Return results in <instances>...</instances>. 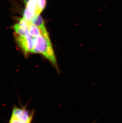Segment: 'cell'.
Wrapping results in <instances>:
<instances>
[{
	"instance_id": "obj_5",
	"label": "cell",
	"mask_w": 122,
	"mask_h": 123,
	"mask_svg": "<svg viewBox=\"0 0 122 123\" xmlns=\"http://www.w3.org/2000/svg\"><path fill=\"white\" fill-rule=\"evenodd\" d=\"M30 22L40 29L42 31V34H49L45 27L44 20L40 15H38Z\"/></svg>"
},
{
	"instance_id": "obj_7",
	"label": "cell",
	"mask_w": 122,
	"mask_h": 123,
	"mask_svg": "<svg viewBox=\"0 0 122 123\" xmlns=\"http://www.w3.org/2000/svg\"><path fill=\"white\" fill-rule=\"evenodd\" d=\"M38 8L40 13L45 8L46 5V0H36Z\"/></svg>"
},
{
	"instance_id": "obj_6",
	"label": "cell",
	"mask_w": 122,
	"mask_h": 123,
	"mask_svg": "<svg viewBox=\"0 0 122 123\" xmlns=\"http://www.w3.org/2000/svg\"><path fill=\"white\" fill-rule=\"evenodd\" d=\"M28 30L29 34L33 37H37L42 34L40 29L29 22L28 25Z\"/></svg>"
},
{
	"instance_id": "obj_9",
	"label": "cell",
	"mask_w": 122,
	"mask_h": 123,
	"mask_svg": "<svg viewBox=\"0 0 122 123\" xmlns=\"http://www.w3.org/2000/svg\"><path fill=\"white\" fill-rule=\"evenodd\" d=\"M23 1L24 4H25V5H26L28 2L29 1V0H23Z\"/></svg>"
},
{
	"instance_id": "obj_1",
	"label": "cell",
	"mask_w": 122,
	"mask_h": 123,
	"mask_svg": "<svg viewBox=\"0 0 122 123\" xmlns=\"http://www.w3.org/2000/svg\"><path fill=\"white\" fill-rule=\"evenodd\" d=\"M32 54H39L46 58L58 72H60L56 58L49 34H41L35 38Z\"/></svg>"
},
{
	"instance_id": "obj_2",
	"label": "cell",
	"mask_w": 122,
	"mask_h": 123,
	"mask_svg": "<svg viewBox=\"0 0 122 123\" xmlns=\"http://www.w3.org/2000/svg\"><path fill=\"white\" fill-rule=\"evenodd\" d=\"M14 36L17 44L25 55L27 56L29 54H32L35 37L30 34L25 36H18L14 34Z\"/></svg>"
},
{
	"instance_id": "obj_3",
	"label": "cell",
	"mask_w": 122,
	"mask_h": 123,
	"mask_svg": "<svg viewBox=\"0 0 122 123\" xmlns=\"http://www.w3.org/2000/svg\"><path fill=\"white\" fill-rule=\"evenodd\" d=\"M33 116V113H30L25 108L15 107L13 109L11 117L21 122L31 123Z\"/></svg>"
},
{
	"instance_id": "obj_8",
	"label": "cell",
	"mask_w": 122,
	"mask_h": 123,
	"mask_svg": "<svg viewBox=\"0 0 122 123\" xmlns=\"http://www.w3.org/2000/svg\"><path fill=\"white\" fill-rule=\"evenodd\" d=\"M9 123H25L21 122L20 121H19L18 120H16L14 117H11Z\"/></svg>"
},
{
	"instance_id": "obj_4",
	"label": "cell",
	"mask_w": 122,
	"mask_h": 123,
	"mask_svg": "<svg viewBox=\"0 0 122 123\" xmlns=\"http://www.w3.org/2000/svg\"><path fill=\"white\" fill-rule=\"evenodd\" d=\"M29 22V21H27L23 18L20 19L19 22L14 26V35L20 36H27L29 35L28 30Z\"/></svg>"
}]
</instances>
